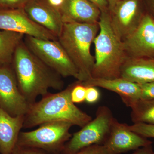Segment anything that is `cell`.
<instances>
[{
    "label": "cell",
    "mask_w": 154,
    "mask_h": 154,
    "mask_svg": "<svg viewBox=\"0 0 154 154\" xmlns=\"http://www.w3.org/2000/svg\"><path fill=\"white\" fill-rule=\"evenodd\" d=\"M12 66L19 90L31 105L38 96L48 94L50 89L63 90V77L33 53L24 40L16 50Z\"/></svg>",
    "instance_id": "cell-1"
},
{
    "label": "cell",
    "mask_w": 154,
    "mask_h": 154,
    "mask_svg": "<svg viewBox=\"0 0 154 154\" xmlns=\"http://www.w3.org/2000/svg\"><path fill=\"white\" fill-rule=\"evenodd\" d=\"M74 83L55 94L48 93L30 106L25 115L23 128H31L45 122L63 121L83 127L92 119L72 102Z\"/></svg>",
    "instance_id": "cell-2"
},
{
    "label": "cell",
    "mask_w": 154,
    "mask_h": 154,
    "mask_svg": "<svg viewBox=\"0 0 154 154\" xmlns=\"http://www.w3.org/2000/svg\"><path fill=\"white\" fill-rule=\"evenodd\" d=\"M98 24L99 33L94 41L95 61L92 78H119L122 67L128 57L123 42L117 36L111 26L109 8L101 11Z\"/></svg>",
    "instance_id": "cell-3"
},
{
    "label": "cell",
    "mask_w": 154,
    "mask_h": 154,
    "mask_svg": "<svg viewBox=\"0 0 154 154\" xmlns=\"http://www.w3.org/2000/svg\"><path fill=\"white\" fill-rule=\"evenodd\" d=\"M99 30V24L64 22L57 38L79 72L78 81L83 83L92 78L95 57L91 54V44Z\"/></svg>",
    "instance_id": "cell-4"
},
{
    "label": "cell",
    "mask_w": 154,
    "mask_h": 154,
    "mask_svg": "<svg viewBox=\"0 0 154 154\" xmlns=\"http://www.w3.org/2000/svg\"><path fill=\"white\" fill-rule=\"evenodd\" d=\"M72 126L66 122H45L34 130L21 131L17 145L40 149L49 154H61L72 137L70 129Z\"/></svg>",
    "instance_id": "cell-5"
},
{
    "label": "cell",
    "mask_w": 154,
    "mask_h": 154,
    "mask_svg": "<svg viewBox=\"0 0 154 154\" xmlns=\"http://www.w3.org/2000/svg\"><path fill=\"white\" fill-rule=\"evenodd\" d=\"M114 118L109 107L106 106L98 107L95 118L72 135L61 154H76L89 146L103 145L110 133Z\"/></svg>",
    "instance_id": "cell-6"
},
{
    "label": "cell",
    "mask_w": 154,
    "mask_h": 154,
    "mask_svg": "<svg viewBox=\"0 0 154 154\" xmlns=\"http://www.w3.org/2000/svg\"><path fill=\"white\" fill-rule=\"evenodd\" d=\"M24 42L29 49L44 63L63 78L79 80L78 70L57 40H48L25 36Z\"/></svg>",
    "instance_id": "cell-7"
},
{
    "label": "cell",
    "mask_w": 154,
    "mask_h": 154,
    "mask_svg": "<svg viewBox=\"0 0 154 154\" xmlns=\"http://www.w3.org/2000/svg\"><path fill=\"white\" fill-rule=\"evenodd\" d=\"M109 11L112 28L122 41L137 28L147 12L143 0H119Z\"/></svg>",
    "instance_id": "cell-8"
},
{
    "label": "cell",
    "mask_w": 154,
    "mask_h": 154,
    "mask_svg": "<svg viewBox=\"0 0 154 154\" xmlns=\"http://www.w3.org/2000/svg\"><path fill=\"white\" fill-rule=\"evenodd\" d=\"M30 106L19 90L12 64L0 67V108L15 116L25 115Z\"/></svg>",
    "instance_id": "cell-9"
},
{
    "label": "cell",
    "mask_w": 154,
    "mask_h": 154,
    "mask_svg": "<svg viewBox=\"0 0 154 154\" xmlns=\"http://www.w3.org/2000/svg\"><path fill=\"white\" fill-rule=\"evenodd\" d=\"M0 29L48 40L57 38L29 18L24 8L0 10Z\"/></svg>",
    "instance_id": "cell-10"
},
{
    "label": "cell",
    "mask_w": 154,
    "mask_h": 154,
    "mask_svg": "<svg viewBox=\"0 0 154 154\" xmlns=\"http://www.w3.org/2000/svg\"><path fill=\"white\" fill-rule=\"evenodd\" d=\"M123 42L128 57H154V19L147 12L140 24Z\"/></svg>",
    "instance_id": "cell-11"
},
{
    "label": "cell",
    "mask_w": 154,
    "mask_h": 154,
    "mask_svg": "<svg viewBox=\"0 0 154 154\" xmlns=\"http://www.w3.org/2000/svg\"><path fill=\"white\" fill-rule=\"evenodd\" d=\"M152 144L147 138L131 131L126 124L120 123L114 118L103 145L107 154H122Z\"/></svg>",
    "instance_id": "cell-12"
},
{
    "label": "cell",
    "mask_w": 154,
    "mask_h": 154,
    "mask_svg": "<svg viewBox=\"0 0 154 154\" xmlns=\"http://www.w3.org/2000/svg\"><path fill=\"white\" fill-rule=\"evenodd\" d=\"M31 20L52 33L59 36L64 22L59 10L50 5L47 0H31L24 8Z\"/></svg>",
    "instance_id": "cell-13"
},
{
    "label": "cell",
    "mask_w": 154,
    "mask_h": 154,
    "mask_svg": "<svg viewBox=\"0 0 154 154\" xmlns=\"http://www.w3.org/2000/svg\"><path fill=\"white\" fill-rule=\"evenodd\" d=\"M58 8L63 22L97 24L101 14L99 7L89 0H64Z\"/></svg>",
    "instance_id": "cell-14"
},
{
    "label": "cell",
    "mask_w": 154,
    "mask_h": 154,
    "mask_svg": "<svg viewBox=\"0 0 154 154\" xmlns=\"http://www.w3.org/2000/svg\"><path fill=\"white\" fill-rule=\"evenodd\" d=\"M82 84L85 87H98L116 93L125 105L130 108L140 99V85L121 77L113 79L91 78Z\"/></svg>",
    "instance_id": "cell-15"
},
{
    "label": "cell",
    "mask_w": 154,
    "mask_h": 154,
    "mask_svg": "<svg viewBox=\"0 0 154 154\" xmlns=\"http://www.w3.org/2000/svg\"><path fill=\"white\" fill-rule=\"evenodd\" d=\"M24 120L25 115L12 116L0 108V153L12 154Z\"/></svg>",
    "instance_id": "cell-16"
},
{
    "label": "cell",
    "mask_w": 154,
    "mask_h": 154,
    "mask_svg": "<svg viewBox=\"0 0 154 154\" xmlns=\"http://www.w3.org/2000/svg\"><path fill=\"white\" fill-rule=\"evenodd\" d=\"M120 77L139 85L154 82V57L128 58Z\"/></svg>",
    "instance_id": "cell-17"
},
{
    "label": "cell",
    "mask_w": 154,
    "mask_h": 154,
    "mask_svg": "<svg viewBox=\"0 0 154 154\" xmlns=\"http://www.w3.org/2000/svg\"><path fill=\"white\" fill-rule=\"evenodd\" d=\"M25 35L0 29V67L12 64L17 47Z\"/></svg>",
    "instance_id": "cell-18"
},
{
    "label": "cell",
    "mask_w": 154,
    "mask_h": 154,
    "mask_svg": "<svg viewBox=\"0 0 154 154\" xmlns=\"http://www.w3.org/2000/svg\"><path fill=\"white\" fill-rule=\"evenodd\" d=\"M131 108V118L134 123L154 125V99H139Z\"/></svg>",
    "instance_id": "cell-19"
},
{
    "label": "cell",
    "mask_w": 154,
    "mask_h": 154,
    "mask_svg": "<svg viewBox=\"0 0 154 154\" xmlns=\"http://www.w3.org/2000/svg\"><path fill=\"white\" fill-rule=\"evenodd\" d=\"M127 127L131 131L143 137L154 138V125L137 123L130 125L127 124Z\"/></svg>",
    "instance_id": "cell-20"
},
{
    "label": "cell",
    "mask_w": 154,
    "mask_h": 154,
    "mask_svg": "<svg viewBox=\"0 0 154 154\" xmlns=\"http://www.w3.org/2000/svg\"><path fill=\"white\" fill-rule=\"evenodd\" d=\"M86 87L82 82L77 81L74 83L71 93L72 102L74 104H79L85 101Z\"/></svg>",
    "instance_id": "cell-21"
},
{
    "label": "cell",
    "mask_w": 154,
    "mask_h": 154,
    "mask_svg": "<svg viewBox=\"0 0 154 154\" xmlns=\"http://www.w3.org/2000/svg\"><path fill=\"white\" fill-rule=\"evenodd\" d=\"M31 0H0V10L24 8Z\"/></svg>",
    "instance_id": "cell-22"
},
{
    "label": "cell",
    "mask_w": 154,
    "mask_h": 154,
    "mask_svg": "<svg viewBox=\"0 0 154 154\" xmlns=\"http://www.w3.org/2000/svg\"><path fill=\"white\" fill-rule=\"evenodd\" d=\"M139 85L141 88L140 99H154V82Z\"/></svg>",
    "instance_id": "cell-23"
},
{
    "label": "cell",
    "mask_w": 154,
    "mask_h": 154,
    "mask_svg": "<svg viewBox=\"0 0 154 154\" xmlns=\"http://www.w3.org/2000/svg\"><path fill=\"white\" fill-rule=\"evenodd\" d=\"M12 154H49L47 152L36 148L22 146L16 145Z\"/></svg>",
    "instance_id": "cell-24"
},
{
    "label": "cell",
    "mask_w": 154,
    "mask_h": 154,
    "mask_svg": "<svg viewBox=\"0 0 154 154\" xmlns=\"http://www.w3.org/2000/svg\"><path fill=\"white\" fill-rule=\"evenodd\" d=\"M85 101L88 104L96 103L100 98V93L96 87L93 86L86 87Z\"/></svg>",
    "instance_id": "cell-25"
},
{
    "label": "cell",
    "mask_w": 154,
    "mask_h": 154,
    "mask_svg": "<svg viewBox=\"0 0 154 154\" xmlns=\"http://www.w3.org/2000/svg\"><path fill=\"white\" fill-rule=\"evenodd\" d=\"M76 154H107L102 145H93L82 149Z\"/></svg>",
    "instance_id": "cell-26"
},
{
    "label": "cell",
    "mask_w": 154,
    "mask_h": 154,
    "mask_svg": "<svg viewBox=\"0 0 154 154\" xmlns=\"http://www.w3.org/2000/svg\"><path fill=\"white\" fill-rule=\"evenodd\" d=\"M152 144L145 146L135 150L134 152L131 154H154Z\"/></svg>",
    "instance_id": "cell-27"
},
{
    "label": "cell",
    "mask_w": 154,
    "mask_h": 154,
    "mask_svg": "<svg viewBox=\"0 0 154 154\" xmlns=\"http://www.w3.org/2000/svg\"><path fill=\"white\" fill-rule=\"evenodd\" d=\"M147 12L154 19V0H143Z\"/></svg>",
    "instance_id": "cell-28"
},
{
    "label": "cell",
    "mask_w": 154,
    "mask_h": 154,
    "mask_svg": "<svg viewBox=\"0 0 154 154\" xmlns=\"http://www.w3.org/2000/svg\"><path fill=\"white\" fill-rule=\"evenodd\" d=\"M98 6L101 11L109 8V4L107 0H89Z\"/></svg>",
    "instance_id": "cell-29"
},
{
    "label": "cell",
    "mask_w": 154,
    "mask_h": 154,
    "mask_svg": "<svg viewBox=\"0 0 154 154\" xmlns=\"http://www.w3.org/2000/svg\"><path fill=\"white\" fill-rule=\"evenodd\" d=\"M47 1L51 5L57 8H59L62 5L64 2V0H47Z\"/></svg>",
    "instance_id": "cell-30"
},
{
    "label": "cell",
    "mask_w": 154,
    "mask_h": 154,
    "mask_svg": "<svg viewBox=\"0 0 154 154\" xmlns=\"http://www.w3.org/2000/svg\"><path fill=\"white\" fill-rule=\"evenodd\" d=\"M119 1V0H107L108 4H109V7L113 5L115 3Z\"/></svg>",
    "instance_id": "cell-31"
},
{
    "label": "cell",
    "mask_w": 154,
    "mask_h": 154,
    "mask_svg": "<svg viewBox=\"0 0 154 154\" xmlns=\"http://www.w3.org/2000/svg\"></svg>",
    "instance_id": "cell-32"
}]
</instances>
